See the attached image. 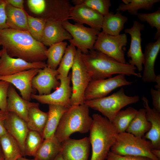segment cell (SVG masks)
<instances>
[{
	"label": "cell",
	"instance_id": "28",
	"mask_svg": "<svg viewBox=\"0 0 160 160\" xmlns=\"http://www.w3.org/2000/svg\"><path fill=\"white\" fill-rule=\"evenodd\" d=\"M0 145L5 160H17L23 156L19 144L7 132L0 137Z\"/></svg>",
	"mask_w": 160,
	"mask_h": 160
},
{
	"label": "cell",
	"instance_id": "29",
	"mask_svg": "<svg viewBox=\"0 0 160 160\" xmlns=\"http://www.w3.org/2000/svg\"><path fill=\"white\" fill-rule=\"evenodd\" d=\"M145 113L144 108H141L138 110L126 132L139 137H143L144 136L151 127V123L146 119Z\"/></svg>",
	"mask_w": 160,
	"mask_h": 160
},
{
	"label": "cell",
	"instance_id": "54",
	"mask_svg": "<svg viewBox=\"0 0 160 160\" xmlns=\"http://www.w3.org/2000/svg\"></svg>",
	"mask_w": 160,
	"mask_h": 160
},
{
	"label": "cell",
	"instance_id": "8",
	"mask_svg": "<svg viewBox=\"0 0 160 160\" xmlns=\"http://www.w3.org/2000/svg\"><path fill=\"white\" fill-rule=\"evenodd\" d=\"M62 24L72 37L68 40L70 44L77 47L83 54H87L89 50L93 49L100 31L83 24L77 23L72 24L68 20L63 22Z\"/></svg>",
	"mask_w": 160,
	"mask_h": 160
},
{
	"label": "cell",
	"instance_id": "10",
	"mask_svg": "<svg viewBox=\"0 0 160 160\" xmlns=\"http://www.w3.org/2000/svg\"><path fill=\"white\" fill-rule=\"evenodd\" d=\"M132 83L127 81L125 75L123 74L105 79L91 81L84 92V101L105 97L115 89Z\"/></svg>",
	"mask_w": 160,
	"mask_h": 160
},
{
	"label": "cell",
	"instance_id": "47",
	"mask_svg": "<svg viewBox=\"0 0 160 160\" xmlns=\"http://www.w3.org/2000/svg\"><path fill=\"white\" fill-rule=\"evenodd\" d=\"M155 82L156 84L154 86L156 89H160V75H158L156 76Z\"/></svg>",
	"mask_w": 160,
	"mask_h": 160
},
{
	"label": "cell",
	"instance_id": "6",
	"mask_svg": "<svg viewBox=\"0 0 160 160\" xmlns=\"http://www.w3.org/2000/svg\"><path fill=\"white\" fill-rule=\"evenodd\" d=\"M153 149L150 141L125 132L118 134L110 151L120 156H144L153 160H160L152 153Z\"/></svg>",
	"mask_w": 160,
	"mask_h": 160
},
{
	"label": "cell",
	"instance_id": "9",
	"mask_svg": "<svg viewBox=\"0 0 160 160\" xmlns=\"http://www.w3.org/2000/svg\"><path fill=\"white\" fill-rule=\"evenodd\" d=\"M127 42L125 33L111 36L100 32L93 49L100 51L122 63H126L124 52L123 49Z\"/></svg>",
	"mask_w": 160,
	"mask_h": 160
},
{
	"label": "cell",
	"instance_id": "19",
	"mask_svg": "<svg viewBox=\"0 0 160 160\" xmlns=\"http://www.w3.org/2000/svg\"><path fill=\"white\" fill-rule=\"evenodd\" d=\"M38 103L25 100L17 93L14 87L10 84L7 92V112L14 113L27 122L28 113L31 108L39 106Z\"/></svg>",
	"mask_w": 160,
	"mask_h": 160
},
{
	"label": "cell",
	"instance_id": "16",
	"mask_svg": "<svg viewBox=\"0 0 160 160\" xmlns=\"http://www.w3.org/2000/svg\"><path fill=\"white\" fill-rule=\"evenodd\" d=\"M58 74L57 69L47 66L39 69L38 73L32 80L33 88L36 89L39 95L50 94L52 89L55 90L60 85V82L57 78Z\"/></svg>",
	"mask_w": 160,
	"mask_h": 160
},
{
	"label": "cell",
	"instance_id": "26",
	"mask_svg": "<svg viewBox=\"0 0 160 160\" xmlns=\"http://www.w3.org/2000/svg\"><path fill=\"white\" fill-rule=\"evenodd\" d=\"M68 108L59 105H49L48 118L42 134L43 139L54 136L62 116Z\"/></svg>",
	"mask_w": 160,
	"mask_h": 160
},
{
	"label": "cell",
	"instance_id": "40",
	"mask_svg": "<svg viewBox=\"0 0 160 160\" xmlns=\"http://www.w3.org/2000/svg\"><path fill=\"white\" fill-rule=\"evenodd\" d=\"M28 4L30 10L36 14L43 12L46 6V1L44 0H28Z\"/></svg>",
	"mask_w": 160,
	"mask_h": 160
},
{
	"label": "cell",
	"instance_id": "32",
	"mask_svg": "<svg viewBox=\"0 0 160 160\" xmlns=\"http://www.w3.org/2000/svg\"><path fill=\"white\" fill-rule=\"evenodd\" d=\"M137 111L134 108L129 107L117 113L111 122L118 134L126 132Z\"/></svg>",
	"mask_w": 160,
	"mask_h": 160
},
{
	"label": "cell",
	"instance_id": "43",
	"mask_svg": "<svg viewBox=\"0 0 160 160\" xmlns=\"http://www.w3.org/2000/svg\"><path fill=\"white\" fill-rule=\"evenodd\" d=\"M153 108L160 112V89H150Z\"/></svg>",
	"mask_w": 160,
	"mask_h": 160
},
{
	"label": "cell",
	"instance_id": "36",
	"mask_svg": "<svg viewBox=\"0 0 160 160\" xmlns=\"http://www.w3.org/2000/svg\"><path fill=\"white\" fill-rule=\"evenodd\" d=\"M75 5L81 4L95 10L104 16L108 14L111 6L110 0H72Z\"/></svg>",
	"mask_w": 160,
	"mask_h": 160
},
{
	"label": "cell",
	"instance_id": "49",
	"mask_svg": "<svg viewBox=\"0 0 160 160\" xmlns=\"http://www.w3.org/2000/svg\"><path fill=\"white\" fill-rule=\"evenodd\" d=\"M17 160H34V159H28L23 157V156H22L18 159Z\"/></svg>",
	"mask_w": 160,
	"mask_h": 160
},
{
	"label": "cell",
	"instance_id": "3",
	"mask_svg": "<svg viewBox=\"0 0 160 160\" xmlns=\"http://www.w3.org/2000/svg\"><path fill=\"white\" fill-rule=\"evenodd\" d=\"M89 137L92 148L90 160H105L118 133L112 122L97 113L92 116Z\"/></svg>",
	"mask_w": 160,
	"mask_h": 160
},
{
	"label": "cell",
	"instance_id": "15",
	"mask_svg": "<svg viewBox=\"0 0 160 160\" xmlns=\"http://www.w3.org/2000/svg\"><path fill=\"white\" fill-rule=\"evenodd\" d=\"M39 70L32 69L11 75L0 76V80L7 81L12 85L18 89L23 98L30 101L33 90L32 80Z\"/></svg>",
	"mask_w": 160,
	"mask_h": 160
},
{
	"label": "cell",
	"instance_id": "11",
	"mask_svg": "<svg viewBox=\"0 0 160 160\" xmlns=\"http://www.w3.org/2000/svg\"><path fill=\"white\" fill-rule=\"evenodd\" d=\"M71 77V72H69L66 77L58 75L57 78L60 81V84L55 91L47 95L32 94L31 98L43 104L59 105L70 107L71 106V98L72 94V88L70 86Z\"/></svg>",
	"mask_w": 160,
	"mask_h": 160
},
{
	"label": "cell",
	"instance_id": "23",
	"mask_svg": "<svg viewBox=\"0 0 160 160\" xmlns=\"http://www.w3.org/2000/svg\"><path fill=\"white\" fill-rule=\"evenodd\" d=\"M48 5L46 3L44 11L46 21L52 20L62 23L70 19V11L73 6L68 0L49 1Z\"/></svg>",
	"mask_w": 160,
	"mask_h": 160
},
{
	"label": "cell",
	"instance_id": "2",
	"mask_svg": "<svg viewBox=\"0 0 160 160\" xmlns=\"http://www.w3.org/2000/svg\"><path fill=\"white\" fill-rule=\"evenodd\" d=\"M81 56L90 75L91 81L110 78L115 74L142 76L140 73L136 72L135 66L128 63H120L100 51L92 49L87 54L82 53Z\"/></svg>",
	"mask_w": 160,
	"mask_h": 160
},
{
	"label": "cell",
	"instance_id": "17",
	"mask_svg": "<svg viewBox=\"0 0 160 160\" xmlns=\"http://www.w3.org/2000/svg\"><path fill=\"white\" fill-rule=\"evenodd\" d=\"M104 16L98 12L85 5L79 4L73 6L70 19L76 23L86 24L99 31L101 30Z\"/></svg>",
	"mask_w": 160,
	"mask_h": 160
},
{
	"label": "cell",
	"instance_id": "4",
	"mask_svg": "<svg viewBox=\"0 0 160 160\" xmlns=\"http://www.w3.org/2000/svg\"><path fill=\"white\" fill-rule=\"evenodd\" d=\"M89 108L84 103L71 105L62 116L55 133L60 142L70 138L73 133H85L90 129L92 119L89 115Z\"/></svg>",
	"mask_w": 160,
	"mask_h": 160
},
{
	"label": "cell",
	"instance_id": "33",
	"mask_svg": "<svg viewBox=\"0 0 160 160\" xmlns=\"http://www.w3.org/2000/svg\"><path fill=\"white\" fill-rule=\"evenodd\" d=\"M68 46L66 41L56 43L49 46L46 51L47 59V66L56 69L59 65Z\"/></svg>",
	"mask_w": 160,
	"mask_h": 160
},
{
	"label": "cell",
	"instance_id": "41",
	"mask_svg": "<svg viewBox=\"0 0 160 160\" xmlns=\"http://www.w3.org/2000/svg\"><path fill=\"white\" fill-rule=\"evenodd\" d=\"M107 160H153L147 157L141 156H120L115 154L111 151L108 155Z\"/></svg>",
	"mask_w": 160,
	"mask_h": 160
},
{
	"label": "cell",
	"instance_id": "44",
	"mask_svg": "<svg viewBox=\"0 0 160 160\" xmlns=\"http://www.w3.org/2000/svg\"><path fill=\"white\" fill-rule=\"evenodd\" d=\"M6 117L7 114H0V137L7 132L4 126V122Z\"/></svg>",
	"mask_w": 160,
	"mask_h": 160
},
{
	"label": "cell",
	"instance_id": "37",
	"mask_svg": "<svg viewBox=\"0 0 160 160\" xmlns=\"http://www.w3.org/2000/svg\"><path fill=\"white\" fill-rule=\"evenodd\" d=\"M28 31L36 40L41 42L42 33L46 22L42 17H35L27 13Z\"/></svg>",
	"mask_w": 160,
	"mask_h": 160
},
{
	"label": "cell",
	"instance_id": "35",
	"mask_svg": "<svg viewBox=\"0 0 160 160\" xmlns=\"http://www.w3.org/2000/svg\"><path fill=\"white\" fill-rule=\"evenodd\" d=\"M44 139L39 132L29 130L25 143L24 155L34 157Z\"/></svg>",
	"mask_w": 160,
	"mask_h": 160
},
{
	"label": "cell",
	"instance_id": "21",
	"mask_svg": "<svg viewBox=\"0 0 160 160\" xmlns=\"http://www.w3.org/2000/svg\"><path fill=\"white\" fill-rule=\"evenodd\" d=\"M160 50V37L154 42L147 44L143 53L144 69L142 77L145 82H155L156 75L154 71L156 60Z\"/></svg>",
	"mask_w": 160,
	"mask_h": 160
},
{
	"label": "cell",
	"instance_id": "12",
	"mask_svg": "<svg viewBox=\"0 0 160 160\" xmlns=\"http://www.w3.org/2000/svg\"><path fill=\"white\" fill-rule=\"evenodd\" d=\"M144 28L143 24L135 20L132 27L124 30L125 33H128L131 36L130 47L127 52V56L130 58L128 63L135 67L139 72L143 70L144 62L141 44V31Z\"/></svg>",
	"mask_w": 160,
	"mask_h": 160
},
{
	"label": "cell",
	"instance_id": "45",
	"mask_svg": "<svg viewBox=\"0 0 160 160\" xmlns=\"http://www.w3.org/2000/svg\"><path fill=\"white\" fill-rule=\"evenodd\" d=\"M6 3L12 6L19 9H23L24 0H5Z\"/></svg>",
	"mask_w": 160,
	"mask_h": 160
},
{
	"label": "cell",
	"instance_id": "14",
	"mask_svg": "<svg viewBox=\"0 0 160 160\" xmlns=\"http://www.w3.org/2000/svg\"><path fill=\"white\" fill-rule=\"evenodd\" d=\"M61 144L63 160H88L90 145L89 137L79 140L69 138Z\"/></svg>",
	"mask_w": 160,
	"mask_h": 160
},
{
	"label": "cell",
	"instance_id": "34",
	"mask_svg": "<svg viewBox=\"0 0 160 160\" xmlns=\"http://www.w3.org/2000/svg\"><path fill=\"white\" fill-rule=\"evenodd\" d=\"M76 49L72 44L67 46L65 52L57 69L59 75L63 77L68 76L72 66Z\"/></svg>",
	"mask_w": 160,
	"mask_h": 160
},
{
	"label": "cell",
	"instance_id": "31",
	"mask_svg": "<svg viewBox=\"0 0 160 160\" xmlns=\"http://www.w3.org/2000/svg\"><path fill=\"white\" fill-rule=\"evenodd\" d=\"M123 3L120 4L116 9L117 11H127L132 15H137L139 10L144 9L151 11L153 5L160 0H122Z\"/></svg>",
	"mask_w": 160,
	"mask_h": 160
},
{
	"label": "cell",
	"instance_id": "39",
	"mask_svg": "<svg viewBox=\"0 0 160 160\" xmlns=\"http://www.w3.org/2000/svg\"><path fill=\"white\" fill-rule=\"evenodd\" d=\"M10 84L4 80H0V110L7 114V92Z\"/></svg>",
	"mask_w": 160,
	"mask_h": 160
},
{
	"label": "cell",
	"instance_id": "52",
	"mask_svg": "<svg viewBox=\"0 0 160 160\" xmlns=\"http://www.w3.org/2000/svg\"><path fill=\"white\" fill-rule=\"evenodd\" d=\"M1 160H5L4 159V157H3L1 158Z\"/></svg>",
	"mask_w": 160,
	"mask_h": 160
},
{
	"label": "cell",
	"instance_id": "20",
	"mask_svg": "<svg viewBox=\"0 0 160 160\" xmlns=\"http://www.w3.org/2000/svg\"><path fill=\"white\" fill-rule=\"evenodd\" d=\"M72 38L71 35L63 28L62 23L47 20L44 27L41 42L46 46H50Z\"/></svg>",
	"mask_w": 160,
	"mask_h": 160
},
{
	"label": "cell",
	"instance_id": "18",
	"mask_svg": "<svg viewBox=\"0 0 160 160\" xmlns=\"http://www.w3.org/2000/svg\"><path fill=\"white\" fill-rule=\"evenodd\" d=\"M4 126L7 132L17 142L24 156L25 142L29 130L27 122L15 113L8 112Z\"/></svg>",
	"mask_w": 160,
	"mask_h": 160
},
{
	"label": "cell",
	"instance_id": "30",
	"mask_svg": "<svg viewBox=\"0 0 160 160\" xmlns=\"http://www.w3.org/2000/svg\"><path fill=\"white\" fill-rule=\"evenodd\" d=\"M48 116V112L42 111L39 106L31 108L28 112V120L26 122L29 130L37 132L42 135Z\"/></svg>",
	"mask_w": 160,
	"mask_h": 160
},
{
	"label": "cell",
	"instance_id": "53",
	"mask_svg": "<svg viewBox=\"0 0 160 160\" xmlns=\"http://www.w3.org/2000/svg\"><path fill=\"white\" fill-rule=\"evenodd\" d=\"M4 113L3 112H2L0 110V114L2 113Z\"/></svg>",
	"mask_w": 160,
	"mask_h": 160
},
{
	"label": "cell",
	"instance_id": "48",
	"mask_svg": "<svg viewBox=\"0 0 160 160\" xmlns=\"http://www.w3.org/2000/svg\"><path fill=\"white\" fill-rule=\"evenodd\" d=\"M53 160H63L62 157L61 152Z\"/></svg>",
	"mask_w": 160,
	"mask_h": 160
},
{
	"label": "cell",
	"instance_id": "22",
	"mask_svg": "<svg viewBox=\"0 0 160 160\" xmlns=\"http://www.w3.org/2000/svg\"><path fill=\"white\" fill-rule=\"evenodd\" d=\"M142 100L145 110L146 119L151 125L150 129L144 136L150 140L153 149H160V112L150 107L146 97L143 96Z\"/></svg>",
	"mask_w": 160,
	"mask_h": 160
},
{
	"label": "cell",
	"instance_id": "51",
	"mask_svg": "<svg viewBox=\"0 0 160 160\" xmlns=\"http://www.w3.org/2000/svg\"><path fill=\"white\" fill-rule=\"evenodd\" d=\"M2 52V49L0 51V57L1 56Z\"/></svg>",
	"mask_w": 160,
	"mask_h": 160
},
{
	"label": "cell",
	"instance_id": "38",
	"mask_svg": "<svg viewBox=\"0 0 160 160\" xmlns=\"http://www.w3.org/2000/svg\"><path fill=\"white\" fill-rule=\"evenodd\" d=\"M141 21L145 22L150 25L152 28L156 29L154 39L157 40L160 37V8L155 12L149 13H138L136 15Z\"/></svg>",
	"mask_w": 160,
	"mask_h": 160
},
{
	"label": "cell",
	"instance_id": "1",
	"mask_svg": "<svg viewBox=\"0 0 160 160\" xmlns=\"http://www.w3.org/2000/svg\"><path fill=\"white\" fill-rule=\"evenodd\" d=\"M0 45L10 57L30 63L44 61L47 59V48L35 39L28 31L9 28L0 30Z\"/></svg>",
	"mask_w": 160,
	"mask_h": 160
},
{
	"label": "cell",
	"instance_id": "42",
	"mask_svg": "<svg viewBox=\"0 0 160 160\" xmlns=\"http://www.w3.org/2000/svg\"><path fill=\"white\" fill-rule=\"evenodd\" d=\"M5 0H0V30L8 28L6 23Z\"/></svg>",
	"mask_w": 160,
	"mask_h": 160
},
{
	"label": "cell",
	"instance_id": "7",
	"mask_svg": "<svg viewBox=\"0 0 160 160\" xmlns=\"http://www.w3.org/2000/svg\"><path fill=\"white\" fill-rule=\"evenodd\" d=\"M82 52L76 49L72 67L71 81L72 83V94L71 98V105L84 104V95L85 90L91 80L88 72L81 57Z\"/></svg>",
	"mask_w": 160,
	"mask_h": 160
},
{
	"label": "cell",
	"instance_id": "24",
	"mask_svg": "<svg viewBox=\"0 0 160 160\" xmlns=\"http://www.w3.org/2000/svg\"><path fill=\"white\" fill-rule=\"evenodd\" d=\"M5 12L8 28L28 31L27 13L23 9L15 7L6 3Z\"/></svg>",
	"mask_w": 160,
	"mask_h": 160
},
{
	"label": "cell",
	"instance_id": "13",
	"mask_svg": "<svg viewBox=\"0 0 160 160\" xmlns=\"http://www.w3.org/2000/svg\"><path fill=\"white\" fill-rule=\"evenodd\" d=\"M0 57V76L14 74L32 69H43L47 66L44 61L30 63L19 58L9 56L6 50L2 49Z\"/></svg>",
	"mask_w": 160,
	"mask_h": 160
},
{
	"label": "cell",
	"instance_id": "27",
	"mask_svg": "<svg viewBox=\"0 0 160 160\" xmlns=\"http://www.w3.org/2000/svg\"><path fill=\"white\" fill-rule=\"evenodd\" d=\"M61 144L55 136L44 139L34 156V160H53L61 152Z\"/></svg>",
	"mask_w": 160,
	"mask_h": 160
},
{
	"label": "cell",
	"instance_id": "5",
	"mask_svg": "<svg viewBox=\"0 0 160 160\" xmlns=\"http://www.w3.org/2000/svg\"><path fill=\"white\" fill-rule=\"evenodd\" d=\"M139 97L126 95L123 87L108 96L96 99L85 101L84 103L89 108L100 112L112 122L117 113L123 107L137 102Z\"/></svg>",
	"mask_w": 160,
	"mask_h": 160
},
{
	"label": "cell",
	"instance_id": "25",
	"mask_svg": "<svg viewBox=\"0 0 160 160\" xmlns=\"http://www.w3.org/2000/svg\"><path fill=\"white\" fill-rule=\"evenodd\" d=\"M127 20V17L120 11H117L115 14L111 11L104 16L102 32L110 35H118L123 29Z\"/></svg>",
	"mask_w": 160,
	"mask_h": 160
},
{
	"label": "cell",
	"instance_id": "46",
	"mask_svg": "<svg viewBox=\"0 0 160 160\" xmlns=\"http://www.w3.org/2000/svg\"><path fill=\"white\" fill-rule=\"evenodd\" d=\"M152 153L160 160V149H153L151 150Z\"/></svg>",
	"mask_w": 160,
	"mask_h": 160
},
{
	"label": "cell",
	"instance_id": "50",
	"mask_svg": "<svg viewBox=\"0 0 160 160\" xmlns=\"http://www.w3.org/2000/svg\"><path fill=\"white\" fill-rule=\"evenodd\" d=\"M3 157L2 153V152L1 147L0 145V160L1 159V158Z\"/></svg>",
	"mask_w": 160,
	"mask_h": 160
}]
</instances>
